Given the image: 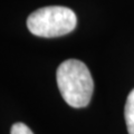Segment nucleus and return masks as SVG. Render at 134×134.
<instances>
[{"instance_id":"f257e3e1","label":"nucleus","mask_w":134,"mask_h":134,"mask_svg":"<svg viewBox=\"0 0 134 134\" xmlns=\"http://www.w3.org/2000/svg\"><path fill=\"white\" fill-rule=\"evenodd\" d=\"M57 85L69 106L81 108L88 105L93 95L94 82L87 66L78 59H67L58 66Z\"/></svg>"},{"instance_id":"f03ea898","label":"nucleus","mask_w":134,"mask_h":134,"mask_svg":"<svg viewBox=\"0 0 134 134\" xmlns=\"http://www.w3.org/2000/svg\"><path fill=\"white\" fill-rule=\"evenodd\" d=\"M77 25L75 12L67 7L49 6L39 8L29 15L28 30L32 35L45 38L60 37L73 31Z\"/></svg>"},{"instance_id":"20e7f679","label":"nucleus","mask_w":134,"mask_h":134,"mask_svg":"<svg viewBox=\"0 0 134 134\" xmlns=\"http://www.w3.org/2000/svg\"><path fill=\"white\" fill-rule=\"evenodd\" d=\"M10 134H34V133L26 124L18 122V123H15L11 126Z\"/></svg>"},{"instance_id":"7ed1b4c3","label":"nucleus","mask_w":134,"mask_h":134,"mask_svg":"<svg viewBox=\"0 0 134 134\" xmlns=\"http://www.w3.org/2000/svg\"><path fill=\"white\" fill-rule=\"evenodd\" d=\"M124 117L129 134H134V90L130 92L124 108Z\"/></svg>"}]
</instances>
